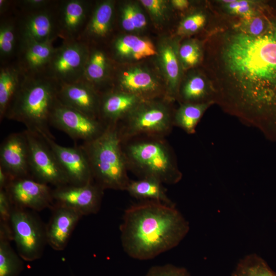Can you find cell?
Here are the masks:
<instances>
[{
    "mask_svg": "<svg viewBox=\"0 0 276 276\" xmlns=\"http://www.w3.org/2000/svg\"><path fill=\"white\" fill-rule=\"evenodd\" d=\"M89 49L79 39L64 40L56 50L43 73L59 84L82 80Z\"/></svg>",
    "mask_w": 276,
    "mask_h": 276,
    "instance_id": "8",
    "label": "cell"
},
{
    "mask_svg": "<svg viewBox=\"0 0 276 276\" xmlns=\"http://www.w3.org/2000/svg\"><path fill=\"white\" fill-rule=\"evenodd\" d=\"M5 190L15 207L40 211L54 204L53 189L31 177L14 178Z\"/></svg>",
    "mask_w": 276,
    "mask_h": 276,
    "instance_id": "11",
    "label": "cell"
},
{
    "mask_svg": "<svg viewBox=\"0 0 276 276\" xmlns=\"http://www.w3.org/2000/svg\"><path fill=\"white\" fill-rule=\"evenodd\" d=\"M207 22L206 14L203 11L193 12L185 17L180 22L177 30L179 36H188L202 29Z\"/></svg>",
    "mask_w": 276,
    "mask_h": 276,
    "instance_id": "36",
    "label": "cell"
},
{
    "mask_svg": "<svg viewBox=\"0 0 276 276\" xmlns=\"http://www.w3.org/2000/svg\"><path fill=\"white\" fill-rule=\"evenodd\" d=\"M190 225L175 204L144 200L125 210L120 226L122 246L130 257L148 260L177 246Z\"/></svg>",
    "mask_w": 276,
    "mask_h": 276,
    "instance_id": "2",
    "label": "cell"
},
{
    "mask_svg": "<svg viewBox=\"0 0 276 276\" xmlns=\"http://www.w3.org/2000/svg\"><path fill=\"white\" fill-rule=\"evenodd\" d=\"M10 7V2L6 0H0V13H5Z\"/></svg>",
    "mask_w": 276,
    "mask_h": 276,
    "instance_id": "43",
    "label": "cell"
},
{
    "mask_svg": "<svg viewBox=\"0 0 276 276\" xmlns=\"http://www.w3.org/2000/svg\"><path fill=\"white\" fill-rule=\"evenodd\" d=\"M17 27L19 43L54 41L60 37L56 12L50 8L25 13Z\"/></svg>",
    "mask_w": 276,
    "mask_h": 276,
    "instance_id": "13",
    "label": "cell"
},
{
    "mask_svg": "<svg viewBox=\"0 0 276 276\" xmlns=\"http://www.w3.org/2000/svg\"><path fill=\"white\" fill-rule=\"evenodd\" d=\"M222 9L229 15L240 19H248L259 14L266 7L249 0L219 1Z\"/></svg>",
    "mask_w": 276,
    "mask_h": 276,
    "instance_id": "33",
    "label": "cell"
},
{
    "mask_svg": "<svg viewBox=\"0 0 276 276\" xmlns=\"http://www.w3.org/2000/svg\"><path fill=\"white\" fill-rule=\"evenodd\" d=\"M50 125L64 132L72 139L83 142L99 136L107 126L99 119L65 106L59 100L52 112Z\"/></svg>",
    "mask_w": 276,
    "mask_h": 276,
    "instance_id": "10",
    "label": "cell"
},
{
    "mask_svg": "<svg viewBox=\"0 0 276 276\" xmlns=\"http://www.w3.org/2000/svg\"><path fill=\"white\" fill-rule=\"evenodd\" d=\"M25 13L33 12L50 8L51 1L47 0H23L17 2Z\"/></svg>",
    "mask_w": 276,
    "mask_h": 276,
    "instance_id": "40",
    "label": "cell"
},
{
    "mask_svg": "<svg viewBox=\"0 0 276 276\" xmlns=\"http://www.w3.org/2000/svg\"><path fill=\"white\" fill-rule=\"evenodd\" d=\"M128 169L141 178L174 185L182 178L173 150L164 137L140 136L122 141Z\"/></svg>",
    "mask_w": 276,
    "mask_h": 276,
    "instance_id": "4",
    "label": "cell"
},
{
    "mask_svg": "<svg viewBox=\"0 0 276 276\" xmlns=\"http://www.w3.org/2000/svg\"><path fill=\"white\" fill-rule=\"evenodd\" d=\"M13 205L5 189H0V229L12 236L11 217Z\"/></svg>",
    "mask_w": 276,
    "mask_h": 276,
    "instance_id": "37",
    "label": "cell"
},
{
    "mask_svg": "<svg viewBox=\"0 0 276 276\" xmlns=\"http://www.w3.org/2000/svg\"><path fill=\"white\" fill-rule=\"evenodd\" d=\"M54 152L69 184L82 186L94 181L88 158L81 147H67L55 140L43 139Z\"/></svg>",
    "mask_w": 276,
    "mask_h": 276,
    "instance_id": "14",
    "label": "cell"
},
{
    "mask_svg": "<svg viewBox=\"0 0 276 276\" xmlns=\"http://www.w3.org/2000/svg\"><path fill=\"white\" fill-rule=\"evenodd\" d=\"M178 54L183 70L195 67L202 62L203 45L195 39L187 40L178 47Z\"/></svg>",
    "mask_w": 276,
    "mask_h": 276,
    "instance_id": "34",
    "label": "cell"
},
{
    "mask_svg": "<svg viewBox=\"0 0 276 276\" xmlns=\"http://www.w3.org/2000/svg\"><path fill=\"white\" fill-rule=\"evenodd\" d=\"M144 276H191L185 267L171 264L151 267Z\"/></svg>",
    "mask_w": 276,
    "mask_h": 276,
    "instance_id": "39",
    "label": "cell"
},
{
    "mask_svg": "<svg viewBox=\"0 0 276 276\" xmlns=\"http://www.w3.org/2000/svg\"><path fill=\"white\" fill-rule=\"evenodd\" d=\"M114 3L111 1L99 3L79 38L82 40L85 37L104 38L110 31L114 14Z\"/></svg>",
    "mask_w": 276,
    "mask_h": 276,
    "instance_id": "26",
    "label": "cell"
},
{
    "mask_svg": "<svg viewBox=\"0 0 276 276\" xmlns=\"http://www.w3.org/2000/svg\"><path fill=\"white\" fill-rule=\"evenodd\" d=\"M13 178L0 167V189H5Z\"/></svg>",
    "mask_w": 276,
    "mask_h": 276,
    "instance_id": "41",
    "label": "cell"
},
{
    "mask_svg": "<svg viewBox=\"0 0 276 276\" xmlns=\"http://www.w3.org/2000/svg\"><path fill=\"white\" fill-rule=\"evenodd\" d=\"M214 103H181L174 112L173 124L188 134L195 133L196 127L205 111Z\"/></svg>",
    "mask_w": 276,
    "mask_h": 276,
    "instance_id": "28",
    "label": "cell"
},
{
    "mask_svg": "<svg viewBox=\"0 0 276 276\" xmlns=\"http://www.w3.org/2000/svg\"><path fill=\"white\" fill-rule=\"evenodd\" d=\"M51 210L52 215L45 225L47 244L55 250H63L82 216L69 208L55 203Z\"/></svg>",
    "mask_w": 276,
    "mask_h": 276,
    "instance_id": "18",
    "label": "cell"
},
{
    "mask_svg": "<svg viewBox=\"0 0 276 276\" xmlns=\"http://www.w3.org/2000/svg\"><path fill=\"white\" fill-rule=\"evenodd\" d=\"M117 89L134 95L143 100L165 97V88L156 77L147 68L134 66L119 75Z\"/></svg>",
    "mask_w": 276,
    "mask_h": 276,
    "instance_id": "16",
    "label": "cell"
},
{
    "mask_svg": "<svg viewBox=\"0 0 276 276\" xmlns=\"http://www.w3.org/2000/svg\"><path fill=\"white\" fill-rule=\"evenodd\" d=\"M103 191L93 181L82 186L67 184L55 187L52 195L55 203L69 208L83 216L99 212Z\"/></svg>",
    "mask_w": 276,
    "mask_h": 276,
    "instance_id": "12",
    "label": "cell"
},
{
    "mask_svg": "<svg viewBox=\"0 0 276 276\" xmlns=\"http://www.w3.org/2000/svg\"><path fill=\"white\" fill-rule=\"evenodd\" d=\"M231 276H276V272L261 257L252 253L239 261Z\"/></svg>",
    "mask_w": 276,
    "mask_h": 276,
    "instance_id": "32",
    "label": "cell"
},
{
    "mask_svg": "<svg viewBox=\"0 0 276 276\" xmlns=\"http://www.w3.org/2000/svg\"><path fill=\"white\" fill-rule=\"evenodd\" d=\"M80 146L88 158L95 183L104 190L126 191L130 180L117 124L107 125L101 135Z\"/></svg>",
    "mask_w": 276,
    "mask_h": 276,
    "instance_id": "5",
    "label": "cell"
},
{
    "mask_svg": "<svg viewBox=\"0 0 276 276\" xmlns=\"http://www.w3.org/2000/svg\"><path fill=\"white\" fill-rule=\"evenodd\" d=\"M101 97L97 89L83 80L59 84L58 99L61 103L98 119Z\"/></svg>",
    "mask_w": 276,
    "mask_h": 276,
    "instance_id": "17",
    "label": "cell"
},
{
    "mask_svg": "<svg viewBox=\"0 0 276 276\" xmlns=\"http://www.w3.org/2000/svg\"><path fill=\"white\" fill-rule=\"evenodd\" d=\"M19 45L17 21L5 18L0 24V59L2 63L16 55Z\"/></svg>",
    "mask_w": 276,
    "mask_h": 276,
    "instance_id": "30",
    "label": "cell"
},
{
    "mask_svg": "<svg viewBox=\"0 0 276 276\" xmlns=\"http://www.w3.org/2000/svg\"><path fill=\"white\" fill-rule=\"evenodd\" d=\"M178 48L173 41L164 40L160 43L157 54L166 82L165 98L170 101L177 98L182 81L183 68L179 58Z\"/></svg>",
    "mask_w": 276,
    "mask_h": 276,
    "instance_id": "20",
    "label": "cell"
},
{
    "mask_svg": "<svg viewBox=\"0 0 276 276\" xmlns=\"http://www.w3.org/2000/svg\"><path fill=\"white\" fill-rule=\"evenodd\" d=\"M109 67L108 58L104 51L98 49H89L82 80L96 89V85L105 81L109 74Z\"/></svg>",
    "mask_w": 276,
    "mask_h": 276,
    "instance_id": "29",
    "label": "cell"
},
{
    "mask_svg": "<svg viewBox=\"0 0 276 276\" xmlns=\"http://www.w3.org/2000/svg\"><path fill=\"white\" fill-rule=\"evenodd\" d=\"M53 41L19 43L16 62L26 75L44 73L56 50Z\"/></svg>",
    "mask_w": 276,
    "mask_h": 276,
    "instance_id": "22",
    "label": "cell"
},
{
    "mask_svg": "<svg viewBox=\"0 0 276 276\" xmlns=\"http://www.w3.org/2000/svg\"><path fill=\"white\" fill-rule=\"evenodd\" d=\"M146 17L141 9L135 4L129 3L123 6L121 10V24L128 32H136L146 26Z\"/></svg>",
    "mask_w": 276,
    "mask_h": 276,
    "instance_id": "35",
    "label": "cell"
},
{
    "mask_svg": "<svg viewBox=\"0 0 276 276\" xmlns=\"http://www.w3.org/2000/svg\"><path fill=\"white\" fill-rule=\"evenodd\" d=\"M141 4L147 10L153 20L156 22L164 21L167 15L168 5L164 0H142Z\"/></svg>",
    "mask_w": 276,
    "mask_h": 276,
    "instance_id": "38",
    "label": "cell"
},
{
    "mask_svg": "<svg viewBox=\"0 0 276 276\" xmlns=\"http://www.w3.org/2000/svg\"><path fill=\"white\" fill-rule=\"evenodd\" d=\"M57 10L60 37L64 40L78 39L86 24L88 3L82 0L64 1Z\"/></svg>",
    "mask_w": 276,
    "mask_h": 276,
    "instance_id": "19",
    "label": "cell"
},
{
    "mask_svg": "<svg viewBox=\"0 0 276 276\" xmlns=\"http://www.w3.org/2000/svg\"><path fill=\"white\" fill-rule=\"evenodd\" d=\"M173 115L164 101L143 100L117 124L121 141L140 136L165 137L174 126Z\"/></svg>",
    "mask_w": 276,
    "mask_h": 276,
    "instance_id": "6",
    "label": "cell"
},
{
    "mask_svg": "<svg viewBox=\"0 0 276 276\" xmlns=\"http://www.w3.org/2000/svg\"><path fill=\"white\" fill-rule=\"evenodd\" d=\"M113 49L117 57L129 60H139L157 54L150 40L133 35L118 37L113 43Z\"/></svg>",
    "mask_w": 276,
    "mask_h": 276,
    "instance_id": "25",
    "label": "cell"
},
{
    "mask_svg": "<svg viewBox=\"0 0 276 276\" xmlns=\"http://www.w3.org/2000/svg\"><path fill=\"white\" fill-rule=\"evenodd\" d=\"M11 226L21 258L28 262L39 259L47 244L45 225L39 218L29 210L13 205Z\"/></svg>",
    "mask_w": 276,
    "mask_h": 276,
    "instance_id": "7",
    "label": "cell"
},
{
    "mask_svg": "<svg viewBox=\"0 0 276 276\" xmlns=\"http://www.w3.org/2000/svg\"><path fill=\"white\" fill-rule=\"evenodd\" d=\"M0 167L13 179L31 177L29 144L25 131L11 133L4 140L0 147Z\"/></svg>",
    "mask_w": 276,
    "mask_h": 276,
    "instance_id": "15",
    "label": "cell"
},
{
    "mask_svg": "<svg viewBox=\"0 0 276 276\" xmlns=\"http://www.w3.org/2000/svg\"><path fill=\"white\" fill-rule=\"evenodd\" d=\"M181 103H214L213 90L208 78L203 72L190 73L179 86L177 98Z\"/></svg>",
    "mask_w": 276,
    "mask_h": 276,
    "instance_id": "23",
    "label": "cell"
},
{
    "mask_svg": "<svg viewBox=\"0 0 276 276\" xmlns=\"http://www.w3.org/2000/svg\"><path fill=\"white\" fill-rule=\"evenodd\" d=\"M58 89L59 83L43 73L26 75L5 118L24 124L26 130L43 139L55 140L49 125Z\"/></svg>",
    "mask_w": 276,
    "mask_h": 276,
    "instance_id": "3",
    "label": "cell"
},
{
    "mask_svg": "<svg viewBox=\"0 0 276 276\" xmlns=\"http://www.w3.org/2000/svg\"><path fill=\"white\" fill-rule=\"evenodd\" d=\"M11 241L0 233V276H18L24 269L23 260L12 247Z\"/></svg>",
    "mask_w": 276,
    "mask_h": 276,
    "instance_id": "31",
    "label": "cell"
},
{
    "mask_svg": "<svg viewBox=\"0 0 276 276\" xmlns=\"http://www.w3.org/2000/svg\"><path fill=\"white\" fill-rule=\"evenodd\" d=\"M163 184L153 178H141L137 180H130L126 191L131 196L142 201H155L174 205L168 197Z\"/></svg>",
    "mask_w": 276,
    "mask_h": 276,
    "instance_id": "27",
    "label": "cell"
},
{
    "mask_svg": "<svg viewBox=\"0 0 276 276\" xmlns=\"http://www.w3.org/2000/svg\"><path fill=\"white\" fill-rule=\"evenodd\" d=\"M29 147L31 177L40 182L58 187L69 184L54 152L40 136L25 130Z\"/></svg>",
    "mask_w": 276,
    "mask_h": 276,
    "instance_id": "9",
    "label": "cell"
},
{
    "mask_svg": "<svg viewBox=\"0 0 276 276\" xmlns=\"http://www.w3.org/2000/svg\"><path fill=\"white\" fill-rule=\"evenodd\" d=\"M172 6L175 9L183 11L189 6L190 2L187 0H172L170 1Z\"/></svg>",
    "mask_w": 276,
    "mask_h": 276,
    "instance_id": "42",
    "label": "cell"
},
{
    "mask_svg": "<svg viewBox=\"0 0 276 276\" xmlns=\"http://www.w3.org/2000/svg\"><path fill=\"white\" fill-rule=\"evenodd\" d=\"M26 74L17 62L4 63L0 70V120L5 118L7 109L19 89Z\"/></svg>",
    "mask_w": 276,
    "mask_h": 276,
    "instance_id": "24",
    "label": "cell"
},
{
    "mask_svg": "<svg viewBox=\"0 0 276 276\" xmlns=\"http://www.w3.org/2000/svg\"><path fill=\"white\" fill-rule=\"evenodd\" d=\"M203 50L214 104L276 141V15L259 34L239 19L223 23L207 35Z\"/></svg>",
    "mask_w": 276,
    "mask_h": 276,
    "instance_id": "1",
    "label": "cell"
},
{
    "mask_svg": "<svg viewBox=\"0 0 276 276\" xmlns=\"http://www.w3.org/2000/svg\"><path fill=\"white\" fill-rule=\"evenodd\" d=\"M143 101L137 96L116 89L101 97L99 120L106 126L118 124Z\"/></svg>",
    "mask_w": 276,
    "mask_h": 276,
    "instance_id": "21",
    "label": "cell"
}]
</instances>
